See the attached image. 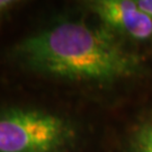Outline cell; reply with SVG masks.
<instances>
[{
	"label": "cell",
	"mask_w": 152,
	"mask_h": 152,
	"mask_svg": "<svg viewBox=\"0 0 152 152\" xmlns=\"http://www.w3.org/2000/svg\"><path fill=\"white\" fill-rule=\"evenodd\" d=\"M32 7L0 44V73L54 91H98L140 68L118 37L77 6L42 14Z\"/></svg>",
	"instance_id": "6da1fadb"
},
{
	"label": "cell",
	"mask_w": 152,
	"mask_h": 152,
	"mask_svg": "<svg viewBox=\"0 0 152 152\" xmlns=\"http://www.w3.org/2000/svg\"><path fill=\"white\" fill-rule=\"evenodd\" d=\"M58 91L0 73V152H86V117Z\"/></svg>",
	"instance_id": "7a4b0ae2"
},
{
	"label": "cell",
	"mask_w": 152,
	"mask_h": 152,
	"mask_svg": "<svg viewBox=\"0 0 152 152\" xmlns=\"http://www.w3.org/2000/svg\"><path fill=\"white\" fill-rule=\"evenodd\" d=\"M82 9L103 27L118 36L136 41L152 38V19L132 0H91L80 4Z\"/></svg>",
	"instance_id": "3957f363"
},
{
	"label": "cell",
	"mask_w": 152,
	"mask_h": 152,
	"mask_svg": "<svg viewBox=\"0 0 152 152\" xmlns=\"http://www.w3.org/2000/svg\"><path fill=\"white\" fill-rule=\"evenodd\" d=\"M35 2L28 0H0V44L20 24Z\"/></svg>",
	"instance_id": "277c9868"
},
{
	"label": "cell",
	"mask_w": 152,
	"mask_h": 152,
	"mask_svg": "<svg viewBox=\"0 0 152 152\" xmlns=\"http://www.w3.org/2000/svg\"><path fill=\"white\" fill-rule=\"evenodd\" d=\"M134 152H152V118L137 130L133 143Z\"/></svg>",
	"instance_id": "5b68a950"
},
{
	"label": "cell",
	"mask_w": 152,
	"mask_h": 152,
	"mask_svg": "<svg viewBox=\"0 0 152 152\" xmlns=\"http://www.w3.org/2000/svg\"><path fill=\"white\" fill-rule=\"evenodd\" d=\"M136 2L142 10L152 19V0H139Z\"/></svg>",
	"instance_id": "8992f818"
}]
</instances>
